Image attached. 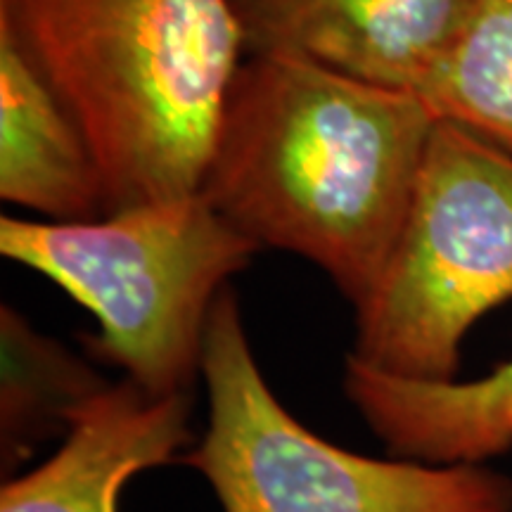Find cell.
Here are the masks:
<instances>
[{
    "mask_svg": "<svg viewBox=\"0 0 512 512\" xmlns=\"http://www.w3.org/2000/svg\"><path fill=\"white\" fill-rule=\"evenodd\" d=\"M437 121L413 91L249 55L200 192L259 249L316 264L358 309L394 252Z\"/></svg>",
    "mask_w": 512,
    "mask_h": 512,
    "instance_id": "1",
    "label": "cell"
},
{
    "mask_svg": "<svg viewBox=\"0 0 512 512\" xmlns=\"http://www.w3.org/2000/svg\"><path fill=\"white\" fill-rule=\"evenodd\" d=\"M98 159L107 214L202 190L245 53L230 0H0Z\"/></svg>",
    "mask_w": 512,
    "mask_h": 512,
    "instance_id": "2",
    "label": "cell"
},
{
    "mask_svg": "<svg viewBox=\"0 0 512 512\" xmlns=\"http://www.w3.org/2000/svg\"><path fill=\"white\" fill-rule=\"evenodd\" d=\"M0 252L91 311V354L145 392L190 394L209 313L259 245L202 192L93 221L0 219Z\"/></svg>",
    "mask_w": 512,
    "mask_h": 512,
    "instance_id": "3",
    "label": "cell"
},
{
    "mask_svg": "<svg viewBox=\"0 0 512 512\" xmlns=\"http://www.w3.org/2000/svg\"><path fill=\"white\" fill-rule=\"evenodd\" d=\"M202 377L209 427L183 463L223 512H512V479L484 465L368 458L306 430L261 375L230 287L209 313Z\"/></svg>",
    "mask_w": 512,
    "mask_h": 512,
    "instance_id": "4",
    "label": "cell"
},
{
    "mask_svg": "<svg viewBox=\"0 0 512 512\" xmlns=\"http://www.w3.org/2000/svg\"><path fill=\"white\" fill-rule=\"evenodd\" d=\"M512 299V155L437 121L406 223L351 356L413 380H456L467 332Z\"/></svg>",
    "mask_w": 512,
    "mask_h": 512,
    "instance_id": "5",
    "label": "cell"
},
{
    "mask_svg": "<svg viewBox=\"0 0 512 512\" xmlns=\"http://www.w3.org/2000/svg\"><path fill=\"white\" fill-rule=\"evenodd\" d=\"M479 0H230L249 55L313 60L418 93Z\"/></svg>",
    "mask_w": 512,
    "mask_h": 512,
    "instance_id": "6",
    "label": "cell"
},
{
    "mask_svg": "<svg viewBox=\"0 0 512 512\" xmlns=\"http://www.w3.org/2000/svg\"><path fill=\"white\" fill-rule=\"evenodd\" d=\"M188 441L190 394L107 384L79 408L55 456L3 484L0 512H117L128 479L176 460Z\"/></svg>",
    "mask_w": 512,
    "mask_h": 512,
    "instance_id": "7",
    "label": "cell"
},
{
    "mask_svg": "<svg viewBox=\"0 0 512 512\" xmlns=\"http://www.w3.org/2000/svg\"><path fill=\"white\" fill-rule=\"evenodd\" d=\"M344 389L394 456L484 465L512 451V358L477 380H413L347 358Z\"/></svg>",
    "mask_w": 512,
    "mask_h": 512,
    "instance_id": "8",
    "label": "cell"
},
{
    "mask_svg": "<svg viewBox=\"0 0 512 512\" xmlns=\"http://www.w3.org/2000/svg\"><path fill=\"white\" fill-rule=\"evenodd\" d=\"M0 197L50 221L107 214L98 159L60 95L0 27Z\"/></svg>",
    "mask_w": 512,
    "mask_h": 512,
    "instance_id": "9",
    "label": "cell"
},
{
    "mask_svg": "<svg viewBox=\"0 0 512 512\" xmlns=\"http://www.w3.org/2000/svg\"><path fill=\"white\" fill-rule=\"evenodd\" d=\"M0 349V437L3 470L8 472L43 437L67 432L79 408L100 394L107 382L60 342L36 332L8 304L0 309Z\"/></svg>",
    "mask_w": 512,
    "mask_h": 512,
    "instance_id": "10",
    "label": "cell"
},
{
    "mask_svg": "<svg viewBox=\"0 0 512 512\" xmlns=\"http://www.w3.org/2000/svg\"><path fill=\"white\" fill-rule=\"evenodd\" d=\"M418 95L439 121L512 155V0H479Z\"/></svg>",
    "mask_w": 512,
    "mask_h": 512,
    "instance_id": "11",
    "label": "cell"
}]
</instances>
